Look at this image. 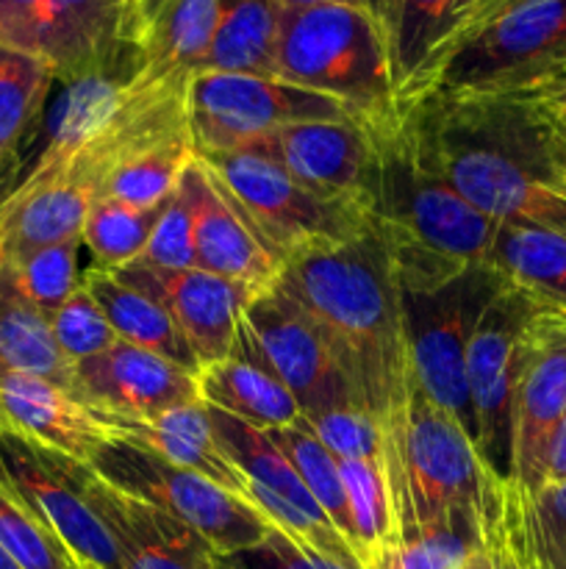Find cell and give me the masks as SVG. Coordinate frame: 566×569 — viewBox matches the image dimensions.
Returning <instances> with one entry per match:
<instances>
[{
    "label": "cell",
    "instance_id": "6da1fadb",
    "mask_svg": "<svg viewBox=\"0 0 566 569\" xmlns=\"http://www.w3.org/2000/svg\"><path fill=\"white\" fill-rule=\"evenodd\" d=\"M416 161L494 222L566 233V139L527 92H427L403 106Z\"/></svg>",
    "mask_w": 566,
    "mask_h": 569
},
{
    "label": "cell",
    "instance_id": "7a4b0ae2",
    "mask_svg": "<svg viewBox=\"0 0 566 569\" xmlns=\"http://www.w3.org/2000/svg\"><path fill=\"white\" fill-rule=\"evenodd\" d=\"M277 287L322 328L366 411L386 422L414 381L392 256L375 231L283 261Z\"/></svg>",
    "mask_w": 566,
    "mask_h": 569
},
{
    "label": "cell",
    "instance_id": "3957f363",
    "mask_svg": "<svg viewBox=\"0 0 566 569\" xmlns=\"http://www.w3.org/2000/svg\"><path fill=\"white\" fill-rule=\"evenodd\" d=\"M372 137L375 172L364 211L392 256L400 289H436L488 261L497 222L416 161L403 111L392 126L372 128Z\"/></svg>",
    "mask_w": 566,
    "mask_h": 569
},
{
    "label": "cell",
    "instance_id": "277c9868",
    "mask_svg": "<svg viewBox=\"0 0 566 569\" xmlns=\"http://www.w3.org/2000/svg\"><path fill=\"white\" fill-rule=\"evenodd\" d=\"M383 476L394 542L455 511L497 517L511 483L483 465L466 428L411 381L403 403L383 422Z\"/></svg>",
    "mask_w": 566,
    "mask_h": 569
},
{
    "label": "cell",
    "instance_id": "5b68a950",
    "mask_svg": "<svg viewBox=\"0 0 566 569\" xmlns=\"http://www.w3.org/2000/svg\"><path fill=\"white\" fill-rule=\"evenodd\" d=\"M275 67L283 81L342 100L364 126L400 120L386 33L364 6L283 9Z\"/></svg>",
    "mask_w": 566,
    "mask_h": 569
},
{
    "label": "cell",
    "instance_id": "8992f818",
    "mask_svg": "<svg viewBox=\"0 0 566 569\" xmlns=\"http://www.w3.org/2000/svg\"><path fill=\"white\" fill-rule=\"evenodd\" d=\"M560 78L566 0H511L449 53L427 92H533Z\"/></svg>",
    "mask_w": 566,
    "mask_h": 569
},
{
    "label": "cell",
    "instance_id": "52a82bcc",
    "mask_svg": "<svg viewBox=\"0 0 566 569\" xmlns=\"http://www.w3.org/2000/svg\"><path fill=\"white\" fill-rule=\"evenodd\" d=\"M503 289V276L488 261L466 267L461 276L436 289H400L405 342L416 383L433 403L449 411L466 428L472 442L475 420L466 395V348L481 317Z\"/></svg>",
    "mask_w": 566,
    "mask_h": 569
},
{
    "label": "cell",
    "instance_id": "ba28073f",
    "mask_svg": "<svg viewBox=\"0 0 566 569\" xmlns=\"http://www.w3.org/2000/svg\"><path fill=\"white\" fill-rule=\"evenodd\" d=\"M89 467L120 492L155 506L198 531L220 556L253 548L272 528V522L239 495L125 439L109 437Z\"/></svg>",
    "mask_w": 566,
    "mask_h": 569
},
{
    "label": "cell",
    "instance_id": "9c48e42d",
    "mask_svg": "<svg viewBox=\"0 0 566 569\" xmlns=\"http://www.w3.org/2000/svg\"><path fill=\"white\" fill-rule=\"evenodd\" d=\"M200 159L239 200L281 264L297 253L350 242L370 231V220L358 206L311 192L266 156L231 150Z\"/></svg>",
    "mask_w": 566,
    "mask_h": 569
},
{
    "label": "cell",
    "instance_id": "30bf717a",
    "mask_svg": "<svg viewBox=\"0 0 566 569\" xmlns=\"http://www.w3.org/2000/svg\"><path fill=\"white\" fill-rule=\"evenodd\" d=\"M347 117L355 114L342 100L283 78L194 72L186 83V128L198 156L244 150L294 122Z\"/></svg>",
    "mask_w": 566,
    "mask_h": 569
},
{
    "label": "cell",
    "instance_id": "8fae6325",
    "mask_svg": "<svg viewBox=\"0 0 566 569\" xmlns=\"http://www.w3.org/2000/svg\"><path fill=\"white\" fill-rule=\"evenodd\" d=\"M231 356L275 376L297 400L303 417L361 406L322 328L277 283L247 303Z\"/></svg>",
    "mask_w": 566,
    "mask_h": 569
},
{
    "label": "cell",
    "instance_id": "7c38bea8",
    "mask_svg": "<svg viewBox=\"0 0 566 569\" xmlns=\"http://www.w3.org/2000/svg\"><path fill=\"white\" fill-rule=\"evenodd\" d=\"M0 478L64 542L78 567L125 569L120 545L89 492L92 467L31 439L0 431Z\"/></svg>",
    "mask_w": 566,
    "mask_h": 569
},
{
    "label": "cell",
    "instance_id": "4fadbf2b",
    "mask_svg": "<svg viewBox=\"0 0 566 569\" xmlns=\"http://www.w3.org/2000/svg\"><path fill=\"white\" fill-rule=\"evenodd\" d=\"M538 311L542 306L505 283L466 348V395L475 420L477 453L503 483H511L514 467V398L525 333Z\"/></svg>",
    "mask_w": 566,
    "mask_h": 569
},
{
    "label": "cell",
    "instance_id": "5bb4252c",
    "mask_svg": "<svg viewBox=\"0 0 566 569\" xmlns=\"http://www.w3.org/2000/svg\"><path fill=\"white\" fill-rule=\"evenodd\" d=\"M566 417V315L542 309L525 333L514 398V467L511 487L522 500L547 483L549 450Z\"/></svg>",
    "mask_w": 566,
    "mask_h": 569
},
{
    "label": "cell",
    "instance_id": "9a60e30c",
    "mask_svg": "<svg viewBox=\"0 0 566 569\" xmlns=\"http://www.w3.org/2000/svg\"><path fill=\"white\" fill-rule=\"evenodd\" d=\"M178 192L189 209L198 270L239 281L255 292L277 281L281 259L272 253L239 200L200 156H194L192 164L183 170Z\"/></svg>",
    "mask_w": 566,
    "mask_h": 569
},
{
    "label": "cell",
    "instance_id": "2e32d148",
    "mask_svg": "<svg viewBox=\"0 0 566 569\" xmlns=\"http://www.w3.org/2000/svg\"><path fill=\"white\" fill-rule=\"evenodd\" d=\"M244 150L281 164L311 192L364 211L375 172V137L355 117L294 122Z\"/></svg>",
    "mask_w": 566,
    "mask_h": 569
},
{
    "label": "cell",
    "instance_id": "e0dca14e",
    "mask_svg": "<svg viewBox=\"0 0 566 569\" xmlns=\"http://www.w3.org/2000/svg\"><path fill=\"white\" fill-rule=\"evenodd\" d=\"M120 281L153 295L192 348L200 370L228 359L236 345L239 322L255 298V289L239 281L198 270H153V267H122Z\"/></svg>",
    "mask_w": 566,
    "mask_h": 569
},
{
    "label": "cell",
    "instance_id": "ac0fdd59",
    "mask_svg": "<svg viewBox=\"0 0 566 569\" xmlns=\"http://www.w3.org/2000/svg\"><path fill=\"white\" fill-rule=\"evenodd\" d=\"M72 392L92 409L137 420L200 403L194 372L122 339L72 367Z\"/></svg>",
    "mask_w": 566,
    "mask_h": 569
},
{
    "label": "cell",
    "instance_id": "d6986e66",
    "mask_svg": "<svg viewBox=\"0 0 566 569\" xmlns=\"http://www.w3.org/2000/svg\"><path fill=\"white\" fill-rule=\"evenodd\" d=\"M222 0H137L131 87L186 83L203 64Z\"/></svg>",
    "mask_w": 566,
    "mask_h": 569
},
{
    "label": "cell",
    "instance_id": "ffe728a7",
    "mask_svg": "<svg viewBox=\"0 0 566 569\" xmlns=\"http://www.w3.org/2000/svg\"><path fill=\"white\" fill-rule=\"evenodd\" d=\"M0 431L92 465L109 442L92 406L61 383L26 372H0Z\"/></svg>",
    "mask_w": 566,
    "mask_h": 569
},
{
    "label": "cell",
    "instance_id": "44dd1931",
    "mask_svg": "<svg viewBox=\"0 0 566 569\" xmlns=\"http://www.w3.org/2000/svg\"><path fill=\"white\" fill-rule=\"evenodd\" d=\"M94 509L114 533L125 569H222L220 553L175 517L105 483L92 470Z\"/></svg>",
    "mask_w": 566,
    "mask_h": 569
},
{
    "label": "cell",
    "instance_id": "7402d4cb",
    "mask_svg": "<svg viewBox=\"0 0 566 569\" xmlns=\"http://www.w3.org/2000/svg\"><path fill=\"white\" fill-rule=\"evenodd\" d=\"M94 192L75 178L31 167L0 203V261H17L39 248L83 239Z\"/></svg>",
    "mask_w": 566,
    "mask_h": 569
},
{
    "label": "cell",
    "instance_id": "603a6c76",
    "mask_svg": "<svg viewBox=\"0 0 566 569\" xmlns=\"http://www.w3.org/2000/svg\"><path fill=\"white\" fill-rule=\"evenodd\" d=\"M94 415H98L100 426L105 428L109 437L125 439V442L139 445V448L153 450L161 459L186 467V470L209 478L216 487L247 500V478L233 467V461L216 445L209 409H205L203 400L164 411V415L150 417V420L105 415V411L98 409H94Z\"/></svg>",
    "mask_w": 566,
    "mask_h": 569
},
{
    "label": "cell",
    "instance_id": "cb8c5ba5",
    "mask_svg": "<svg viewBox=\"0 0 566 569\" xmlns=\"http://www.w3.org/2000/svg\"><path fill=\"white\" fill-rule=\"evenodd\" d=\"M464 0H400L388 31L400 106L422 98L453 42Z\"/></svg>",
    "mask_w": 566,
    "mask_h": 569
},
{
    "label": "cell",
    "instance_id": "d4e9b609",
    "mask_svg": "<svg viewBox=\"0 0 566 569\" xmlns=\"http://www.w3.org/2000/svg\"><path fill=\"white\" fill-rule=\"evenodd\" d=\"M81 283L92 295L94 303L100 306L109 326L114 328L117 339L133 345V348L150 350V353L161 356V359L198 376L200 365L194 359L192 348L183 339L181 328L175 326L170 311L153 295L131 287V283L120 281L114 272L98 270V267L83 270Z\"/></svg>",
    "mask_w": 566,
    "mask_h": 569
},
{
    "label": "cell",
    "instance_id": "484cf974",
    "mask_svg": "<svg viewBox=\"0 0 566 569\" xmlns=\"http://www.w3.org/2000/svg\"><path fill=\"white\" fill-rule=\"evenodd\" d=\"M488 264L533 303L566 315V233L497 222Z\"/></svg>",
    "mask_w": 566,
    "mask_h": 569
},
{
    "label": "cell",
    "instance_id": "4316f807",
    "mask_svg": "<svg viewBox=\"0 0 566 569\" xmlns=\"http://www.w3.org/2000/svg\"><path fill=\"white\" fill-rule=\"evenodd\" d=\"M198 383L200 400L205 406L225 411L261 431H275L303 420V411L292 392L275 376L239 356H228L216 365L203 367L198 372Z\"/></svg>",
    "mask_w": 566,
    "mask_h": 569
},
{
    "label": "cell",
    "instance_id": "83f0119b",
    "mask_svg": "<svg viewBox=\"0 0 566 569\" xmlns=\"http://www.w3.org/2000/svg\"><path fill=\"white\" fill-rule=\"evenodd\" d=\"M281 17L283 6L277 0H222L214 37L198 72L277 78Z\"/></svg>",
    "mask_w": 566,
    "mask_h": 569
},
{
    "label": "cell",
    "instance_id": "f1b7e54d",
    "mask_svg": "<svg viewBox=\"0 0 566 569\" xmlns=\"http://www.w3.org/2000/svg\"><path fill=\"white\" fill-rule=\"evenodd\" d=\"M0 372L48 378L72 392V365L61 356L50 317L20 295L0 261Z\"/></svg>",
    "mask_w": 566,
    "mask_h": 569
},
{
    "label": "cell",
    "instance_id": "f546056e",
    "mask_svg": "<svg viewBox=\"0 0 566 569\" xmlns=\"http://www.w3.org/2000/svg\"><path fill=\"white\" fill-rule=\"evenodd\" d=\"M497 517L483 511H455L388 545L370 569H461L483 548Z\"/></svg>",
    "mask_w": 566,
    "mask_h": 569
},
{
    "label": "cell",
    "instance_id": "4dcf8cb0",
    "mask_svg": "<svg viewBox=\"0 0 566 569\" xmlns=\"http://www.w3.org/2000/svg\"><path fill=\"white\" fill-rule=\"evenodd\" d=\"M59 81L50 61L0 44V159L20 161L22 142Z\"/></svg>",
    "mask_w": 566,
    "mask_h": 569
},
{
    "label": "cell",
    "instance_id": "1f68e13d",
    "mask_svg": "<svg viewBox=\"0 0 566 569\" xmlns=\"http://www.w3.org/2000/svg\"><path fill=\"white\" fill-rule=\"evenodd\" d=\"M266 433H270L272 442L277 445V450L292 461V467L297 470V476L303 478V483L309 487V492L314 495V500L320 503V509L325 511L327 520L336 526V531L342 533L355 550L353 517H350L347 492H344L342 470H338L336 456L305 428L303 420ZM355 553H358V550H355Z\"/></svg>",
    "mask_w": 566,
    "mask_h": 569
},
{
    "label": "cell",
    "instance_id": "d6a6232c",
    "mask_svg": "<svg viewBox=\"0 0 566 569\" xmlns=\"http://www.w3.org/2000/svg\"><path fill=\"white\" fill-rule=\"evenodd\" d=\"M194 156L198 153L192 148V139H172V142H161L155 148L142 150V153L122 161L105 178L98 198L137 206V209L164 203L172 198L183 170L192 164Z\"/></svg>",
    "mask_w": 566,
    "mask_h": 569
},
{
    "label": "cell",
    "instance_id": "836d02e7",
    "mask_svg": "<svg viewBox=\"0 0 566 569\" xmlns=\"http://www.w3.org/2000/svg\"><path fill=\"white\" fill-rule=\"evenodd\" d=\"M166 203L170 200L159 206H148V209H137V206L117 203V200H94L92 209H89L87 226H83V244L92 250L94 267L105 272H117L122 267L133 264L142 256L144 244H148L155 222L164 214Z\"/></svg>",
    "mask_w": 566,
    "mask_h": 569
},
{
    "label": "cell",
    "instance_id": "e575fe53",
    "mask_svg": "<svg viewBox=\"0 0 566 569\" xmlns=\"http://www.w3.org/2000/svg\"><path fill=\"white\" fill-rule=\"evenodd\" d=\"M342 470L344 492H347L350 517H353L355 550L364 569L392 545V503H388L386 476H383V459H355L338 461Z\"/></svg>",
    "mask_w": 566,
    "mask_h": 569
},
{
    "label": "cell",
    "instance_id": "d590c367",
    "mask_svg": "<svg viewBox=\"0 0 566 569\" xmlns=\"http://www.w3.org/2000/svg\"><path fill=\"white\" fill-rule=\"evenodd\" d=\"M0 44L50 61L61 83L70 78V44L59 0H0Z\"/></svg>",
    "mask_w": 566,
    "mask_h": 569
},
{
    "label": "cell",
    "instance_id": "8d00e7d4",
    "mask_svg": "<svg viewBox=\"0 0 566 569\" xmlns=\"http://www.w3.org/2000/svg\"><path fill=\"white\" fill-rule=\"evenodd\" d=\"M83 239L39 248L17 261H3L14 287L26 300H31L42 315H53L70 295L81 289L83 272H78V253Z\"/></svg>",
    "mask_w": 566,
    "mask_h": 569
},
{
    "label": "cell",
    "instance_id": "74e56055",
    "mask_svg": "<svg viewBox=\"0 0 566 569\" xmlns=\"http://www.w3.org/2000/svg\"><path fill=\"white\" fill-rule=\"evenodd\" d=\"M0 548L22 569H72L75 559L59 537L0 478Z\"/></svg>",
    "mask_w": 566,
    "mask_h": 569
},
{
    "label": "cell",
    "instance_id": "f35d334b",
    "mask_svg": "<svg viewBox=\"0 0 566 569\" xmlns=\"http://www.w3.org/2000/svg\"><path fill=\"white\" fill-rule=\"evenodd\" d=\"M50 333H53L61 356L72 367L103 353V350H109L117 342L114 328L109 326L105 315L100 311V306L94 303V298L87 292L83 283L75 295H70L50 315Z\"/></svg>",
    "mask_w": 566,
    "mask_h": 569
},
{
    "label": "cell",
    "instance_id": "ab89813d",
    "mask_svg": "<svg viewBox=\"0 0 566 569\" xmlns=\"http://www.w3.org/2000/svg\"><path fill=\"white\" fill-rule=\"evenodd\" d=\"M303 422L338 461L383 459L381 420L361 406H338V409L303 417Z\"/></svg>",
    "mask_w": 566,
    "mask_h": 569
},
{
    "label": "cell",
    "instance_id": "60d3db41",
    "mask_svg": "<svg viewBox=\"0 0 566 569\" xmlns=\"http://www.w3.org/2000/svg\"><path fill=\"white\" fill-rule=\"evenodd\" d=\"M522 526L533 567L566 569V478L544 483L536 498L522 500Z\"/></svg>",
    "mask_w": 566,
    "mask_h": 569
},
{
    "label": "cell",
    "instance_id": "b9f144b4",
    "mask_svg": "<svg viewBox=\"0 0 566 569\" xmlns=\"http://www.w3.org/2000/svg\"><path fill=\"white\" fill-rule=\"evenodd\" d=\"M220 561L222 569H358L320 553L316 548L300 542L292 533L275 526L259 545L239 550V553L220 556Z\"/></svg>",
    "mask_w": 566,
    "mask_h": 569
},
{
    "label": "cell",
    "instance_id": "7bdbcfd3",
    "mask_svg": "<svg viewBox=\"0 0 566 569\" xmlns=\"http://www.w3.org/2000/svg\"><path fill=\"white\" fill-rule=\"evenodd\" d=\"M128 267H153V270H189V267H194L189 209L178 189L172 192L161 220L155 222L142 256Z\"/></svg>",
    "mask_w": 566,
    "mask_h": 569
},
{
    "label": "cell",
    "instance_id": "ee69618b",
    "mask_svg": "<svg viewBox=\"0 0 566 569\" xmlns=\"http://www.w3.org/2000/svg\"><path fill=\"white\" fill-rule=\"evenodd\" d=\"M508 3L511 0H464V3H461V11H458V26H455L453 42H449V50H447V56H444V61L449 59V53H453V50L458 48L466 37H472V33H475L483 22L492 20V17L497 14V11H503ZM438 70H442V67H438Z\"/></svg>",
    "mask_w": 566,
    "mask_h": 569
},
{
    "label": "cell",
    "instance_id": "f6af8a7d",
    "mask_svg": "<svg viewBox=\"0 0 566 569\" xmlns=\"http://www.w3.org/2000/svg\"><path fill=\"white\" fill-rule=\"evenodd\" d=\"M527 94H530V98L536 100V103L542 106V109L547 111L553 120L564 122L566 126V78L547 83V87L533 89V92H527Z\"/></svg>",
    "mask_w": 566,
    "mask_h": 569
},
{
    "label": "cell",
    "instance_id": "bcb514c9",
    "mask_svg": "<svg viewBox=\"0 0 566 569\" xmlns=\"http://www.w3.org/2000/svg\"><path fill=\"white\" fill-rule=\"evenodd\" d=\"M566 478V417L560 422L558 433H555L553 450H549V467H547V483L564 481Z\"/></svg>",
    "mask_w": 566,
    "mask_h": 569
},
{
    "label": "cell",
    "instance_id": "7dc6e473",
    "mask_svg": "<svg viewBox=\"0 0 566 569\" xmlns=\"http://www.w3.org/2000/svg\"><path fill=\"white\" fill-rule=\"evenodd\" d=\"M397 6L400 0H366V9H370V14L381 22L383 33H386V42H388V31H392L394 14H397Z\"/></svg>",
    "mask_w": 566,
    "mask_h": 569
},
{
    "label": "cell",
    "instance_id": "c3c4849f",
    "mask_svg": "<svg viewBox=\"0 0 566 569\" xmlns=\"http://www.w3.org/2000/svg\"><path fill=\"white\" fill-rule=\"evenodd\" d=\"M20 170V161H11V159H0V203L6 200V194L14 189V176Z\"/></svg>",
    "mask_w": 566,
    "mask_h": 569
},
{
    "label": "cell",
    "instance_id": "681fc988",
    "mask_svg": "<svg viewBox=\"0 0 566 569\" xmlns=\"http://www.w3.org/2000/svg\"><path fill=\"white\" fill-rule=\"evenodd\" d=\"M283 9H305V6H364L366 0H277Z\"/></svg>",
    "mask_w": 566,
    "mask_h": 569
},
{
    "label": "cell",
    "instance_id": "f907efd6",
    "mask_svg": "<svg viewBox=\"0 0 566 569\" xmlns=\"http://www.w3.org/2000/svg\"><path fill=\"white\" fill-rule=\"evenodd\" d=\"M0 569H22L20 565H17V561L14 559H11V556L9 553H6V550L3 548H0Z\"/></svg>",
    "mask_w": 566,
    "mask_h": 569
},
{
    "label": "cell",
    "instance_id": "816d5d0a",
    "mask_svg": "<svg viewBox=\"0 0 566 569\" xmlns=\"http://www.w3.org/2000/svg\"><path fill=\"white\" fill-rule=\"evenodd\" d=\"M555 122H558V120H555ZM560 128H564V139H566V126H564V122H560Z\"/></svg>",
    "mask_w": 566,
    "mask_h": 569
},
{
    "label": "cell",
    "instance_id": "f5cc1de1",
    "mask_svg": "<svg viewBox=\"0 0 566 569\" xmlns=\"http://www.w3.org/2000/svg\"><path fill=\"white\" fill-rule=\"evenodd\" d=\"M72 569H83V567H78V565H75V567H72Z\"/></svg>",
    "mask_w": 566,
    "mask_h": 569
}]
</instances>
